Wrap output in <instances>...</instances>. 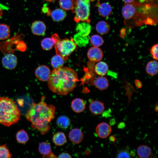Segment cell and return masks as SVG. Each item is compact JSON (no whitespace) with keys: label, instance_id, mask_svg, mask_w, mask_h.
<instances>
[{"label":"cell","instance_id":"1","mask_svg":"<svg viewBox=\"0 0 158 158\" xmlns=\"http://www.w3.org/2000/svg\"><path fill=\"white\" fill-rule=\"evenodd\" d=\"M122 14L126 25L130 27L154 25L157 22V5L151 0L125 3Z\"/></svg>","mask_w":158,"mask_h":158},{"label":"cell","instance_id":"2","mask_svg":"<svg viewBox=\"0 0 158 158\" xmlns=\"http://www.w3.org/2000/svg\"><path fill=\"white\" fill-rule=\"evenodd\" d=\"M55 107L48 105L44 102V97L37 103H33L25 114L27 120L31 124L32 128L44 135L51 129L49 123L55 117Z\"/></svg>","mask_w":158,"mask_h":158},{"label":"cell","instance_id":"3","mask_svg":"<svg viewBox=\"0 0 158 158\" xmlns=\"http://www.w3.org/2000/svg\"><path fill=\"white\" fill-rule=\"evenodd\" d=\"M77 72L73 69L64 67L54 69L48 80L49 90L61 95H66L73 90L78 81Z\"/></svg>","mask_w":158,"mask_h":158},{"label":"cell","instance_id":"4","mask_svg":"<svg viewBox=\"0 0 158 158\" xmlns=\"http://www.w3.org/2000/svg\"><path fill=\"white\" fill-rule=\"evenodd\" d=\"M20 113L17 106L12 99L0 97V123L6 126L15 124L19 121Z\"/></svg>","mask_w":158,"mask_h":158},{"label":"cell","instance_id":"5","mask_svg":"<svg viewBox=\"0 0 158 158\" xmlns=\"http://www.w3.org/2000/svg\"><path fill=\"white\" fill-rule=\"evenodd\" d=\"M94 0H75L74 6L71 10L75 14L74 20L76 22H85L90 23V1Z\"/></svg>","mask_w":158,"mask_h":158},{"label":"cell","instance_id":"6","mask_svg":"<svg viewBox=\"0 0 158 158\" xmlns=\"http://www.w3.org/2000/svg\"><path fill=\"white\" fill-rule=\"evenodd\" d=\"M56 42L54 47L56 54L60 55L64 59H68L69 56L76 49L77 44L72 38L61 40L56 34H54Z\"/></svg>","mask_w":158,"mask_h":158},{"label":"cell","instance_id":"7","mask_svg":"<svg viewBox=\"0 0 158 158\" xmlns=\"http://www.w3.org/2000/svg\"><path fill=\"white\" fill-rule=\"evenodd\" d=\"M97 135L100 138H105L107 137L112 131V128L108 123L104 122L98 124L95 128Z\"/></svg>","mask_w":158,"mask_h":158},{"label":"cell","instance_id":"8","mask_svg":"<svg viewBox=\"0 0 158 158\" xmlns=\"http://www.w3.org/2000/svg\"><path fill=\"white\" fill-rule=\"evenodd\" d=\"M49 68L47 66L42 65L38 67L35 71L36 77L39 80L42 81L48 80L51 74Z\"/></svg>","mask_w":158,"mask_h":158},{"label":"cell","instance_id":"9","mask_svg":"<svg viewBox=\"0 0 158 158\" xmlns=\"http://www.w3.org/2000/svg\"><path fill=\"white\" fill-rule=\"evenodd\" d=\"M2 65L4 67L8 69H14L17 64L16 56L12 54H8L2 59Z\"/></svg>","mask_w":158,"mask_h":158},{"label":"cell","instance_id":"10","mask_svg":"<svg viewBox=\"0 0 158 158\" xmlns=\"http://www.w3.org/2000/svg\"><path fill=\"white\" fill-rule=\"evenodd\" d=\"M87 56L91 61L97 62L100 61L102 59L103 53L102 50L98 47H93L89 49Z\"/></svg>","mask_w":158,"mask_h":158},{"label":"cell","instance_id":"11","mask_svg":"<svg viewBox=\"0 0 158 158\" xmlns=\"http://www.w3.org/2000/svg\"><path fill=\"white\" fill-rule=\"evenodd\" d=\"M31 30L33 34L37 35H42L46 30V26L44 23L40 20L34 22L31 26Z\"/></svg>","mask_w":158,"mask_h":158},{"label":"cell","instance_id":"12","mask_svg":"<svg viewBox=\"0 0 158 158\" xmlns=\"http://www.w3.org/2000/svg\"><path fill=\"white\" fill-rule=\"evenodd\" d=\"M68 137L71 142L74 143L78 144L83 141L84 138V134L80 129L74 128L69 132Z\"/></svg>","mask_w":158,"mask_h":158},{"label":"cell","instance_id":"13","mask_svg":"<svg viewBox=\"0 0 158 158\" xmlns=\"http://www.w3.org/2000/svg\"><path fill=\"white\" fill-rule=\"evenodd\" d=\"M78 23L76 27V30L77 32V34L82 36H89L91 28L89 23L85 22Z\"/></svg>","mask_w":158,"mask_h":158},{"label":"cell","instance_id":"14","mask_svg":"<svg viewBox=\"0 0 158 158\" xmlns=\"http://www.w3.org/2000/svg\"><path fill=\"white\" fill-rule=\"evenodd\" d=\"M89 109L92 114L95 115H99L102 114L104 111L105 107L102 102L95 100L91 102Z\"/></svg>","mask_w":158,"mask_h":158},{"label":"cell","instance_id":"15","mask_svg":"<svg viewBox=\"0 0 158 158\" xmlns=\"http://www.w3.org/2000/svg\"><path fill=\"white\" fill-rule=\"evenodd\" d=\"M71 108L77 113H80L84 111L86 107V104L84 100L80 98H76L72 100L71 103Z\"/></svg>","mask_w":158,"mask_h":158},{"label":"cell","instance_id":"16","mask_svg":"<svg viewBox=\"0 0 158 158\" xmlns=\"http://www.w3.org/2000/svg\"><path fill=\"white\" fill-rule=\"evenodd\" d=\"M93 85L100 90L107 89L109 86L108 79L104 76H99L96 78L93 81Z\"/></svg>","mask_w":158,"mask_h":158},{"label":"cell","instance_id":"17","mask_svg":"<svg viewBox=\"0 0 158 158\" xmlns=\"http://www.w3.org/2000/svg\"><path fill=\"white\" fill-rule=\"evenodd\" d=\"M98 7V11L99 14L104 17L108 16L112 11V8L110 5L108 3H97Z\"/></svg>","mask_w":158,"mask_h":158},{"label":"cell","instance_id":"18","mask_svg":"<svg viewBox=\"0 0 158 158\" xmlns=\"http://www.w3.org/2000/svg\"><path fill=\"white\" fill-rule=\"evenodd\" d=\"M138 156L141 158H147L152 155L151 148L146 145H142L139 146L137 149Z\"/></svg>","mask_w":158,"mask_h":158},{"label":"cell","instance_id":"19","mask_svg":"<svg viewBox=\"0 0 158 158\" xmlns=\"http://www.w3.org/2000/svg\"><path fill=\"white\" fill-rule=\"evenodd\" d=\"M56 42V39L53 34L51 38L47 37L43 39L41 42V46L44 50H49L52 48Z\"/></svg>","mask_w":158,"mask_h":158},{"label":"cell","instance_id":"20","mask_svg":"<svg viewBox=\"0 0 158 158\" xmlns=\"http://www.w3.org/2000/svg\"><path fill=\"white\" fill-rule=\"evenodd\" d=\"M98 62L95 67V72L100 76H104L108 71V65L106 63L103 61H100Z\"/></svg>","mask_w":158,"mask_h":158},{"label":"cell","instance_id":"21","mask_svg":"<svg viewBox=\"0 0 158 158\" xmlns=\"http://www.w3.org/2000/svg\"><path fill=\"white\" fill-rule=\"evenodd\" d=\"M52 141L56 145L61 146L64 145L66 142V137L63 132H58L53 135Z\"/></svg>","mask_w":158,"mask_h":158},{"label":"cell","instance_id":"22","mask_svg":"<svg viewBox=\"0 0 158 158\" xmlns=\"http://www.w3.org/2000/svg\"><path fill=\"white\" fill-rule=\"evenodd\" d=\"M53 20L56 22L63 20L66 16V12L60 8H57L51 12L50 15Z\"/></svg>","mask_w":158,"mask_h":158},{"label":"cell","instance_id":"23","mask_svg":"<svg viewBox=\"0 0 158 158\" xmlns=\"http://www.w3.org/2000/svg\"><path fill=\"white\" fill-rule=\"evenodd\" d=\"M158 62L156 60L151 61L148 62L146 67L147 73L151 76L156 75L158 73Z\"/></svg>","mask_w":158,"mask_h":158},{"label":"cell","instance_id":"24","mask_svg":"<svg viewBox=\"0 0 158 158\" xmlns=\"http://www.w3.org/2000/svg\"><path fill=\"white\" fill-rule=\"evenodd\" d=\"M38 150L39 152L43 155V158H45L52 152L50 145L46 142H43L40 143L39 146Z\"/></svg>","mask_w":158,"mask_h":158},{"label":"cell","instance_id":"25","mask_svg":"<svg viewBox=\"0 0 158 158\" xmlns=\"http://www.w3.org/2000/svg\"><path fill=\"white\" fill-rule=\"evenodd\" d=\"M57 126L59 128L66 129L67 128L71 123V120L67 116L62 115L59 116L56 122Z\"/></svg>","mask_w":158,"mask_h":158},{"label":"cell","instance_id":"26","mask_svg":"<svg viewBox=\"0 0 158 158\" xmlns=\"http://www.w3.org/2000/svg\"><path fill=\"white\" fill-rule=\"evenodd\" d=\"M96 29L97 32L102 35L107 34L109 30V27L108 24L106 22L101 21L97 24Z\"/></svg>","mask_w":158,"mask_h":158},{"label":"cell","instance_id":"27","mask_svg":"<svg viewBox=\"0 0 158 158\" xmlns=\"http://www.w3.org/2000/svg\"><path fill=\"white\" fill-rule=\"evenodd\" d=\"M65 60L61 56L56 54L54 56L51 60V64L54 69H57L62 67Z\"/></svg>","mask_w":158,"mask_h":158},{"label":"cell","instance_id":"28","mask_svg":"<svg viewBox=\"0 0 158 158\" xmlns=\"http://www.w3.org/2000/svg\"><path fill=\"white\" fill-rule=\"evenodd\" d=\"M16 138L17 142L20 144H25L29 140L28 133L24 129L20 130L17 132Z\"/></svg>","mask_w":158,"mask_h":158},{"label":"cell","instance_id":"29","mask_svg":"<svg viewBox=\"0 0 158 158\" xmlns=\"http://www.w3.org/2000/svg\"><path fill=\"white\" fill-rule=\"evenodd\" d=\"M89 38V36L83 37L76 34L74 35V38L73 39L77 45L82 47L85 46L88 43Z\"/></svg>","mask_w":158,"mask_h":158},{"label":"cell","instance_id":"30","mask_svg":"<svg viewBox=\"0 0 158 158\" xmlns=\"http://www.w3.org/2000/svg\"><path fill=\"white\" fill-rule=\"evenodd\" d=\"M10 30L9 27L5 24H0V40H4L10 36Z\"/></svg>","mask_w":158,"mask_h":158},{"label":"cell","instance_id":"31","mask_svg":"<svg viewBox=\"0 0 158 158\" xmlns=\"http://www.w3.org/2000/svg\"><path fill=\"white\" fill-rule=\"evenodd\" d=\"M74 1V0H59V5L62 9L68 11L73 8Z\"/></svg>","mask_w":158,"mask_h":158},{"label":"cell","instance_id":"32","mask_svg":"<svg viewBox=\"0 0 158 158\" xmlns=\"http://www.w3.org/2000/svg\"><path fill=\"white\" fill-rule=\"evenodd\" d=\"M90 42L93 47H99L102 45L104 40L100 36L95 35L90 37Z\"/></svg>","mask_w":158,"mask_h":158},{"label":"cell","instance_id":"33","mask_svg":"<svg viewBox=\"0 0 158 158\" xmlns=\"http://www.w3.org/2000/svg\"><path fill=\"white\" fill-rule=\"evenodd\" d=\"M12 156L7 147L6 144L0 145V158H10Z\"/></svg>","mask_w":158,"mask_h":158},{"label":"cell","instance_id":"34","mask_svg":"<svg viewBox=\"0 0 158 158\" xmlns=\"http://www.w3.org/2000/svg\"><path fill=\"white\" fill-rule=\"evenodd\" d=\"M116 158H130L131 156L129 151L126 149H122L119 150L116 155Z\"/></svg>","mask_w":158,"mask_h":158},{"label":"cell","instance_id":"35","mask_svg":"<svg viewBox=\"0 0 158 158\" xmlns=\"http://www.w3.org/2000/svg\"><path fill=\"white\" fill-rule=\"evenodd\" d=\"M158 44H155L152 47L150 50L153 59L155 60L158 59Z\"/></svg>","mask_w":158,"mask_h":158},{"label":"cell","instance_id":"36","mask_svg":"<svg viewBox=\"0 0 158 158\" xmlns=\"http://www.w3.org/2000/svg\"><path fill=\"white\" fill-rule=\"evenodd\" d=\"M71 155L67 153H62L59 155L58 158H71Z\"/></svg>","mask_w":158,"mask_h":158},{"label":"cell","instance_id":"37","mask_svg":"<svg viewBox=\"0 0 158 158\" xmlns=\"http://www.w3.org/2000/svg\"><path fill=\"white\" fill-rule=\"evenodd\" d=\"M42 11H43V12L46 13L48 15H50L51 12H50V11L49 10V8L48 7L45 6L43 7L42 9Z\"/></svg>","mask_w":158,"mask_h":158},{"label":"cell","instance_id":"38","mask_svg":"<svg viewBox=\"0 0 158 158\" xmlns=\"http://www.w3.org/2000/svg\"><path fill=\"white\" fill-rule=\"evenodd\" d=\"M102 114V116L104 117L107 118L111 116L109 110L104 111Z\"/></svg>","mask_w":158,"mask_h":158},{"label":"cell","instance_id":"39","mask_svg":"<svg viewBox=\"0 0 158 158\" xmlns=\"http://www.w3.org/2000/svg\"><path fill=\"white\" fill-rule=\"evenodd\" d=\"M125 126V124L124 122H121L118 125V127L119 128L122 129Z\"/></svg>","mask_w":158,"mask_h":158},{"label":"cell","instance_id":"40","mask_svg":"<svg viewBox=\"0 0 158 158\" xmlns=\"http://www.w3.org/2000/svg\"><path fill=\"white\" fill-rule=\"evenodd\" d=\"M109 139L110 141L112 142H115L116 140L115 137L113 135L110 136L109 138Z\"/></svg>","mask_w":158,"mask_h":158},{"label":"cell","instance_id":"41","mask_svg":"<svg viewBox=\"0 0 158 158\" xmlns=\"http://www.w3.org/2000/svg\"><path fill=\"white\" fill-rule=\"evenodd\" d=\"M109 123L110 125L112 126L114 125L116 123L115 120L113 118L110 120L109 121Z\"/></svg>","mask_w":158,"mask_h":158},{"label":"cell","instance_id":"42","mask_svg":"<svg viewBox=\"0 0 158 158\" xmlns=\"http://www.w3.org/2000/svg\"><path fill=\"white\" fill-rule=\"evenodd\" d=\"M135 0H123L126 4L131 3L134 1Z\"/></svg>","mask_w":158,"mask_h":158},{"label":"cell","instance_id":"43","mask_svg":"<svg viewBox=\"0 0 158 158\" xmlns=\"http://www.w3.org/2000/svg\"><path fill=\"white\" fill-rule=\"evenodd\" d=\"M155 110L156 111H158V103L157 102L155 105Z\"/></svg>","mask_w":158,"mask_h":158},{"label":"cell","instance_id":"44","mask_svg":"<svg viewBox=\"0 0 158 158\" xmlns=\"http://www.w3.org/2000/svg\"><path fill=\"white\" fill-rule=\"evenodd\" d=\"M47 1L50 2H54L56 0H43Z\"/></svg>","mask_w":158,"mask_h":158},{"label":"cell","instance_id":"45","mask_svg":"<svg viewBox=\"0 0 158 158\" xmlns=\"http://www.w3.org/2000/svg\"><path fill=\"white\" fill-rule=\"evenodd\" d=\"M139 2L141 3L147 0H139Z\"/></svg>","mask_w":158,"mask_h":158},{"label":"cell","instance_id":"46","mask_svg":"<svg viewBox=\"0 0 158 158\" xmlns=\"http://www.w3.org/2000/svg\"><path fill=\"white\" fill-rule=\"evenodd\" d=\"M2 14V12L1 10H0V17L1 16Z\"/></svg>","mask_w":158,"mask_h":158}]
</instances>
